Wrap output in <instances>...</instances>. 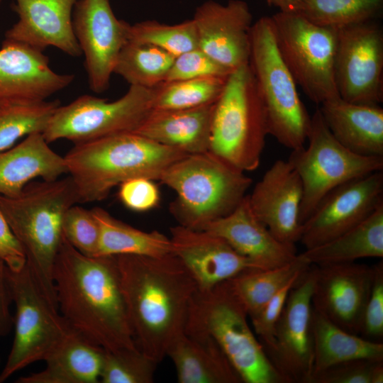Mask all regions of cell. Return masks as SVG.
<instances>
[{
    "label": "cell",
    "mask_w": 383,
    "mask_h": 383,
    "mask_svg": "<svg viewBox=\"0 0 383 383\" xmlns=\"http://www.w3.org/2000/svg\"><path fill=\"white\" fill-rule=\"evenodd\" d=\"M62 234L67 240L84 255H98L100 231L91 210L73 205L62 220Z\"/></svg>",
    "instance_id": "39"
},
{
    "label": "cell",
    "mask_w": 383,
    "mask_h": 383,
    "mask_svg": "<svg viewBox=\"0 0 383 383\" xmlns=\"http://www.w3.org/2000/svg\"><path fill=\"white\" fill-rule=\"evenodd\" d=\"M79 0H15L18 21L5 33V40L43 52L55 47L79 57L82 51L75 36L72 15Z\"/></svg>",
    "instance_id": "22"
},
{
    "label": "cell",
    "mask_w": 383,
    "mask_h": 383,
    "mask_svg": "<svg viewBox=\"0 0 383 383\" xmlns=\"http://www.w3.org/2000/svg\"><path fill=\"white\" fill-rule=\"evenodd\" d=\"M187 155L135 133L74 144L64 156L79 203L106 199L111 190L136 177L159 180L172 163Z\"/></svg>",
    "instance_id": "3"
},
{
    "label": "cell",
    "mask_w": 383,
    "mask_h": 383,
    "mask_svg": "<svg viewBox=\"0 0 383 383\" xmlns=\"http://www.w3.org/2000/svg\"><path fill=\"white\" fill-rule=\"evenodd\" d=\"M118 198L128 209L144 212L156 207L160 199V191L154 181L145 177H136L119 185Z\"/></svg>",
    "instance_id": "44"
},
{
    "label": "cell",
    "mask_w": 383,
    "mask_h": 383,
    "mask_svg": "<svg viewBox=\"0 0 383 383\" xmlns=\"http://www.w3.org/2000/svg\"><path fill=\"white\" fill-rule=\"evenodd\" d=\"M172 254L194 279L199 289H209L248 270L259 269L224 239L206 230L181 225L170 228Z\"/></svg>",
    "instance_id": "20"
},
{
    "label": "cell",
    "mask_w": 383,
    "mask_h": 383,
    "mask_svg": "<svg viewBox=\"0 0 383 383\" xmlns=\"http://www.w3.org/2000/svg\"><path fill=\"white\" fill-rule=\"evenodd\" d=\"M226 79L203 77L163 82L154 88L152 109L181 110L212 104L221 95Z\"/></svg>",
    "instance_id": "36"
},
{
    "label": "cell",
    "mask_w": 383,
    "mask_h": 383,
    "mask_svg": "<svg viewBox=\"0 0 383 383\" xmlns=\"http://www.w3.org/2000/svg\"><path fill=\"white\" fill-rule=\"evenodd\" d=\"M16 307L15 335L0 383L16 372L43 360L70 331L68 325L43 292L27 263L18 271L8 268Z\"/></svg>",
    "instance_id": "12"
},
{
    "label": "cell",
    "mask_w": 383,
    "mask_h": 383,
    "mask_svg": "<svg viewBox=\"0 0 383 383\" xmlns=\"http://www.w3.org/2000/svg\"><path fill=\"white\" fill-rule=\"evenodd\" d=\"M12 303L8 267L0 259V338L10 332L14 323L11 311Z\"/></svg>",
    "instance_id": "46"
},
{
    "label": "cell",
    "mask_w": 383,
    "mask_h": 383,
    "mask_svg": "<svg viewBox=\"0 0 383 383\" xmlns=\"http://www.w3.org/2000/svg\"><path fill=\"white\" fill-rule=\"evenodd\" d=\"M91 210L99 226L98 255H135L161 257L172 253L170 237L157 231L137 229L101 207Z\"/></svg>",
    "instance_id": "31"
},
{
    "label": "cell",
    "mask_w": 383,
    "mask_h": 383,
    "mask_svg": "<svg viewBox=\"0 0 383 383\" xmlns=\"http://www.w3.org/2000/svg\"><path fill=\"white\" fill-rule=\"evenodd\" d=\"M279 54L296 85L312 102L339 98L334 78L337 29L291 12L271 16Z\"/></svg>",
    "instance_id": "10"
},
{
    "label": "cell",
    "mask_w": 383,
    "mask_h": 383,
    "mask_svg": "<svg viewBox=\"0 0 383 383\" xmlns=\"http://www.w3.org/2000/svg\"><path fill=\"white\" fill-rule=\"evenodd\" d=\"M334 78L340 97L379 105L383 101V29L377 20L337 29Z\"/></svg>",
    "instance_id": "13"
},
{
    "label": "cell",
    "mask_w": 383,
    "mask_h": 383,
    "mask_svg": "<svg viewBox=\"0 0 383 383\" xmlns=\"http://www.w3.org/2000/svg\"><path fill=\"white\" fill-rule=\"evenodd\" d=\"M310 266L297 254L293 261L284 265L248 270L228 281L250 318L259 313L287 284L304 274Z\"/></svg>",
    "instance_id": "32"
},
{
    "label": "cell",
    "mask_w": 383,
    "mask_h": 383,
    "mask_svg": "<svg viewBox=\"0 0 383 383\" xmlns=\"http://www.w3.org/2000/svg\"><path fill=\"white\" fill-rule=\"evenodd\" d=\"M153 97L154 88L133 85L112 101L91 95L80 96L57 109L43 135L49 143L65 139L79 144L134 133L152 111Z\"/></svg>",
    "instance_id": "11"
},
{
    "label": "cell",
    "mask_w": 383,
    "mask_h": 383,
    "mask_svg": "<svg viewBox=\"0 0 383 383\" xmlns=\"http://www.w3.org/2000/svg\"><path fill=\"white\" fill-rule=\"evenodd\" d=\"M382 10L383 0H299L291 13L316 25L338 29L377 20Z\"/></svg>",
    "instance_id": "34"
},
{
    "label": "cell",
    "mask_w": 383,
    "mask_h": 383,
    "mask_svg": "<svg viewBox=\"0 0 383 383\" xmlns=\"http://www.w3.org/2000/svg\"><path fill=\"white\" fill-rule=\"evenodd\" d=\"M311 328L313 343L312 377L333 365L352 360H383V343L381 341L370 340L345 331L313 307Z\"/></svg>",
    "instance_id": "29"
},
{
    "label": "cell",
    "mask_w": 383,
    "mask_h": 383,
    "mask_svg": "<svg viewBox=\"0 0 383 383\" xmlns=\"http://www.w3.org/2000/svg\"><path fill=\"white\" fill-rule=\"evenodd\" d=\"M383 360L356 359L315 374L311 383H382Z\"/></svg>",
    "instance_id": "40"
},
{
    "label": "cell",
    "mask_w": 383,
    "mask_h": 383,
    "mask_svg": "<svg viewBox=\"0 0 383 383\" xmlns=\"http://www.w3.org/2000/svg\"><path fill=\"white\" fill-rule=\"evenodd\" d=\"M52 278L58 311L72 329L107 351L137 348L116 256L84 255L62 234Z\"/></svg>",
    "instance_id": "1"
},
{
    "label": "cell",
    "mask_w": 383,
    "mask_h": 383,
    "mask_svg": "<svg viewBox=\"0 0 383 383\" xmlns=\"http://www.w3.org/2000/svg\"><path fill=\"white\" fill-rule=\"evenodd\" d=\"M304 274L291 280L266 304L259 313L249 318L253 331L265 352L273 345L277 323L282 314L289 291Z\"/></svg>",
    "instance_id": "42"
},
{
    "label": "cell",
    "mask_w": 383,
    "mask_h": 383,
    "mask_svg": "<svg viewBox=\"0 0 383 383\" xmlns=\"http://www.w3.org/2000/svg\"><path fill=\"white\" fill-rule=\"evenodd\" d=\"M0 259L11 271H18L26 264L24 251L1 209Z\"/></svg>",
    "instance_id": "45"
},
{
    "label": "cell",
    "mask_w": 383,
    "mask_h": 383,
    "mask_svg": "<svg viewBox=\"0 0 383 383\" xmlns=\"http://www.w3.org/2000/svg\"><path fill=\"white\" fill-rule=\"evenodd\" d=\"M128 40L148 43L175 57L198 48V37L193 19L173 25L144 21L130 25Z\"/></svg>",
    "instance_id": "37"
},
{
    "label": "cell",
    "mask_w": 383,
    "mask_h": 383,
    "mask_svg": "<svg viewBox=\"0 0 383 383\" xmlns=\"http://www.w3.org/2000/svg\"><path fill=\"white\" fill-rule=\"evenodd\" d=\"M214 103L181 110L152 109L134 132L187 155L209 151Z\"/></svg>",
    "instance_id": "27"
},
{
    "label": "cell",
    "mask_w": 383,
    "mask_h": 383,
    "mask_svg": "<svg viewBox=\"0 0 383 383\" xmlns=\"http://www.w3.org/2000/svg\"><path fill=\"white\" fill-rule=\"evenodd\" d=\"M198 48L218 63L233 71L249 64L252 15L243 0L223 5L209 0L195 10Z\"/></svg>",
    "instance_id": "18"
},
{
    "label": "cell",
    "mask_w": 383,
    "mask_h": 383,
    "mask_svg": "<svg viewBox=\"0 0 383 383\" xmlns=\"http://www.w3.org/2000/svg\"><path fill=\"white\" fill-rule=\"evenodd\" d=\"M360 336L380 341L383 337V263L374 265V275L362 320Z\"/></svg>",
    "instance_id": "43"
},
{
    "label": "cell",
    "mask_w": 383,
    "mask_h": 383,
    "mask_svg": "<svg viewBox=\"0 0 383 383\" xmlns=\"http://www.w3.org/2000/svg\"><path fill=\"white\" fill-rule=\"evenodd\" d=\"M74 77L55 72L43 52L26 45L4 40L0 48V105L47 100Z\"/></svg>",
    "instance_id": "21"
},
{
    "label": "cell",
    "mask_w": 383,
    "mask_h": 383,
    "mask_svg": "<svg viewBox=\"0 0 383 383\" xmlns=\"http://www.w3.org/2000/svg\"><path fill=\"white\" fill-rule=\"evenodd\" d=\"M316 267L311 265L291 289L266 352L285 383H311L313 367L312 294Z\"/></svg>",
    "instance_id": "14"
},
{
    "label": "cell",
    "mask_w": 383,
    "mask_h": 383,
    "mask_svg": "<svg viewBox=\"0 0 383 383\" xmlns=\"http://www.w3.org/2000/svg\"><path fill=\"white\" fill-rule=\"evenodd\" d=\"M77 203L78 195L70 176L33 180L16 196L0 195V209L24 251L27 265L56 307L52 270L62 238V220Z\"/></svg>",
    "instance_id": "4"
},
{
    "label": "cell",
    "mask_w": 383,
    "mask_h": 383,
    "mask_svg": "<svg viewBox=\"0 0 383 383\" xmlns=\"http://www.w3.org/2000/svg\"><path fill=\"white\" fill-rule=\"evenodd\" d=\"M57 99L16 101L0 105V152L11 148L23 136L43 133L57 109Z\"/></svg>",
    "instance_id": "35"
},
{
    "label": "cell",
    "mask_w": 383,
    "mask_h": 383,
    "mask_svg": "<svg viewBox=\"0 0 383 383\" xmlns=\"http://www.w3.org/2000/svg\"><path fill=\"white\" fill-rule=\"evenodd\" d=\"M333 137L351 152L383 157V109L379 105L357 104L340 97L318 106Z\"/></svg>",
    "instance_id": "24"
},
{
    "label": "cell",
    "mask_w": 383,
    "mask_h": 383,
    "mask_svg": "<svg viewBox=\"0 0 383 383\" xmlns=\"http://www.w3.org/2000/svg\"><path fill=\"white\" fill-rule=\"evenodd\" d=\"M157 364L138 348L105 350L99 382L152 383Z\"/></svg>",
    "instance_id": "38"
},
{
    "label": "cell",
    "mask_w": 383,
    "mask_h": 383,
    "mask_svg": "<svg viewBox=\"0 0 383 383\" xmlns=\"http://www.w3.org/2000/svg\"><path fill=\"white\" fill-rule=\"evenodd\" d=\"M248 196L255 216L279 241L290 246L299 242L303 185L287 160H276Z\"/></svg>",
    "instance_id": "19"
},
{
    "label": "cell",
    "mask_w": 383,
    "mask_h": 383,
    "mask_svg": "<svg viewBox=\"0 0 383 383\" xmlns=\"http://www.w3.org/2000/svg\"><path fill=\"white\" fill-rule=\"evenodd\" d=\"M308 145L292 150L287 161L303 185L299 220L302 224L320 201L337 187L383 170V157L355 154L342 145L326 125L318 107L311 116Z\"/></svg>",
    "instance_id": "9"
},
{
    "label": "cell",
    "mask_w": 383,
    "mask_h": 383,
    "mask_svg": "<svg viewBox=\"0 0 383 383\" xmlns=\"http://www.w3.org/2000/svg\"><path fill=\"white\" fill-rule=\"evenodd\" d=\"M249 65L264 104L269 135L291 150L304 146L311 116L279 54L271 17L252 24Z\"/></svg>",
    "instance_id": "8"
},
{
    "label": "cell",
    "mask_w": 383,
    "mask_h": 383,
    "mask_svg": "<svg viewBox=\"0 0 383 383\" xmlns=\"http://www.w3.org/2000/svg\"><path fill=\"white\" fill-rule=\"evenodd\" d=\"M1 2H2V0H0V5H1Z\"/></svg>",
    "instance_id": "48"
},
{
    "label": "cell",
    "mask_w": 383,
    "mask_h": 383,
    "mask_svg": "<svg viewBox=\"0 0 383 383\" xmlns=\"http://www.w3.org/2000/svg\"><path fill=\"white\" fill-rule=\"evenodd\" d=\"M116 257L135 346L160 363L171 343L184 331L197 285L172 253Z\"/></svg>",
    "instance_id": "2"
},
{
    "label": "cell",
    "mask_w": 383,
    "mask_h": 383,
    "mask_svg": "<svg viewBox=\"0 0 383 383\" xmlns=\"http://www.w3.org/2000/svg\"><path fill=\"white\" fill-rule=\"evenodd\" d=\"M314 266L313 307L340 328L360 335L374 265L353 262Z\"/></svg>",
    "instance_id": "17"
},
{
    "label": "cell",
    "mask_w": 383,
    "mask_h": 383,
    "mask_svg": "<svg viewBox=\"0 0 383 383\" xmlns=\"http://www.w3.org/2000/svg\"><path fill=\"white\" fill-rule=\"evenodd\" d=\"M184 332L211 338L243 383H285L248 323V314L228 280L196 291Z\"/></svg>",
    "instance_id": "5"
},
{
    "label": "cell",
    "mask_w": 383,
    "mask_h": 383,
    "mask_svg": "<svg viewBox=\"0 0 383 383\" xmlns=\"http://www.w3.org/2000/svg\"><path fill=\"white\" fill-rule=\"evenodd\" d=\"M202 230L224 239L259 269L280 267L297 256L295 246L279 241L255 216L248 194L231 213L211 222Z\"/></svg>",
    "instance_id": "23"
},
{
    "label": "cell",
    "mask_w": 383,
    "mask_h": 383,
    "mask_svg": "<svg viewBox=\"0 0 383 383\" xmlns=\"http://www.w3.org/2000/svg\"><path fill=\"white\" fill-rule=\"evenodd\" d=\"M232 72L197 48L175 57L164 82L203 77L227 78Z\"/></svg>",
    "instance_id": "41"
},
{
    "label": "cell",
    "mask_w": 383,
    "mask_h": 383,
    "mask_svg": "<svg viewBox=\"0 0 383 383\" xmlns=\"http://www.w3.org/2000/svg\"><path fill=\"white\" fill-rule=\"evenodd\" d=\"M174 58L155 45L128 40L119 53L113 73L130 85L152 89L165 81Z\"/></svg>",
    "instance_id": "33"
},
{
    "label": "cell",
    "mask_w": 383,
    "mask_h": 383,
    "mask_svg": "<svg viewBox=\"0 0 383 383\" xmlns=\"http://www.w3.org/2000/svg\"><path fill=\"white\" fill-rule=\"evenodd\" d=\"M72 23L84 55L89 87L96 93L104 92L109 87L119 53L128 41L131 24L116 17L109 0H79Z\"/></svg>",
    "instance_id": "16"
},
{
    "label": "cell",
    "mask_w": 383,
    "mask_h": 383,
    "mask_svg": "<svg viewBox=\"0 0 383 383\" xmlns=\"http://www.w3.org/2000/svg\"><path fill=\"white\" fill-rule=\"evenodd\" d=\"M269 135L267 115L248 65L233 70L214 103L209 151L244 172L260 165Z\"/></svg>",
    "instance_id": "7"
},
{
    "label": "cell",
    "mask_w": 383,
    "mask_h": 383,
    "mask_svg": "<svg viewBox=\"0 0 383 383\" xmlns=\"http://www.w3.org/2000/svg\"><path fill=\"white\" fill-rule=\"evenodd\" d=\"M159 181L177 194L170 211L179 225L196 230L231 213L252 183L245 172L210 151L185 155Z\"/></svg>",
    "instance_id": "6"
},
{
    "label": "cell",
    "mask_w": 383,
    "mask_h": 383,
    "mask_svg": "<svg viewBox=\"0 0 383 383\" xmlns=\"http://www.w3.org/2000/svg\"><path fill=\"white\" fill-rule=\"evenodd\" d=\"M267 1L279 8V11L292 12L299 0H267Z\"/></svg>",
    "instance_id": "47"
},
{
    "label": "cell",
    "mask_w": 383,
    "mask_h": 383,
    "mask_svg": "<svg viewBox=\"0 0 383 383\" xmlns=\"http://www.w3.org/2000/svg\"><path fill=\"white\" fill-rule=\"evenodd\" d=\"M310 265L353 262L383 257V204L365 220L335 238L300 253Z\"/></svg>",
    "instance_id": "30"
},
{
    "label": "cell",
    "mask_w": 383,
    "mask_h": 383,
    "mask_svg": "<svg viewBox=\"0 0 383 383\" xmlns=\"http://www.w3.org/2000/svg\"><path fill=\"white\" fill-rule=\"evenodd\" d=\"M383 204V172L350 180L327 194L302 224L299 242L305 249L350 230Z\"/></svg>",
    "instance_id": "15"
},
{
    "label": "cell",
    "mask_w": 383,
    "mask_h": 383,
    "mask_svg": "<svg viewBox=\"0 0 383 383\" xmlns=\"http://www.w3.org/2000/svg\"><path fill=\"white\" fill-rule=\"evenodd\" d=\"M105 350L72 328L43 360L45 368L17 383H97Z\"/></svg>",
    "instance_id": "26"
},
{
    "label": "cell",
    "mask_w": 383,
    "mask_h": 383,
    "mask_svg": "<svg viewBox=\"0 0 383 383\" xmlns=\"http://www.w3.org/2000/svg\"><path fill=\"white\" fill-rule=\"evenodd\" d=\"M62 174H67L64 157L49 146L41 133L0 152V195L16 196L36 179L52 181Z\"/></svg>",
    "instance_id": "25"
},
{
    "label": "cell",
    "mask_w": 383,
    "mask_h": 383,
    "mask_svg": "<svg viewBox=\"0 0 383 383\" xmlns=\"http://www.w3.org/2000/svg\"><path fill=\"white\" fill-rule=\"evenodd\" d=\"M179 383H243L219 346L209 337L184 331L170 345Z\"/></svg>",
    "instance_id": "28"
}]
</instances>
